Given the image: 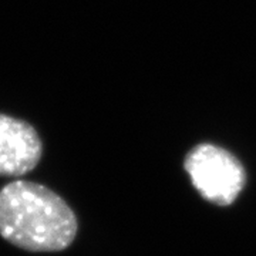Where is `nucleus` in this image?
<instances>
[{
	"label": "nucleus",
	"instance_id": "obj_2",
	"mask_svg": "<svg viewBox=\"0 0 256 256\" xmlns=\"http://www.w3.org/2000/svg\"><path fill=\"white\" fill-rule=\"evenodd\" d=\"M192 184L210 202L228 205L245 184V172L238 160L220 146H195L185 160Z\"/></svg>",
	"mask_w": 256,
	"mask_h": 256
},
{
	"label": "nucleus",
	"instance_id": "obj_1",
	"mask_svg": "<svg viewBox=\"0 0 256 256\" xmlns=\"http://www.w3.org/2000/svg\"><path fill=\"white\" fill-rule=\"evenodd\" d=\"M78 230L74 210L44 185L13 181L0 190V236L28 252H60Z\"/></svg>",
	"mask_w": 256,
	"mask_h": 256
},
{
	"label": "nucleus",
	"instance_id": "obj_3",
	"mask_svg": "<svg viewBox=\"0 0 256 256\" xmlns=\"http://www.w3.org/2000/svg\"><path fill=\"white\" fill-rule=\"evenodd\" d=\"M43 142L28 121L0 114V176L20 178L36 168Z\"/></svg>",
	"mask_w": 256,
	"mask_h": 256
}]
</instances>
